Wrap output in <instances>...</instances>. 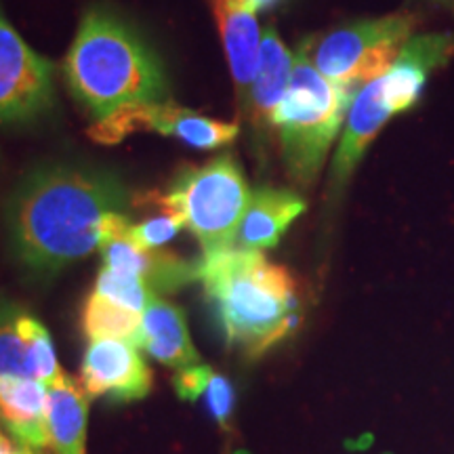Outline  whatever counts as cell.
Listing matches in <instances>:
<instances>
[{"mask_svg": "<svg viewBox=\"0 0 454 454\" xmlns=\"http://www.w3.org/2000/svg\"><path fill=\"white\" fill-rule=\"evenodd\" d=\"M130 200L121 177L81 164H44L17 185L7 208L13 254L27 271L53 276L99 248L101 221Z\"/></svg>", "mask_w": 454, "mask_h": 454, "instance_id": "cell-1", "label": "cell"}, {"mask_svg": "<svg viewBox=\"0 0 454 454\" xmlns=\"http://www.w3.org/2000/svg\"><path fill=\"white\" fill-rule=\"evenodd\" d=\"M66 84L98 121L130 104L168 101L170 84L156 51L106 7L84 13L64 61Z\"/></svg>", "mask_w": 454, "mask_h": 454, "instance_id": "cell-2", "label": "cell"}, {"mask_svg": "<svg viewBox=\"0 0 454 454\" xmlns=\"http://www.w3.org/2000/svg\"><path fill=\"white\" fill-rule=\"evenodd\" d=\"M198 280L231 349L259 357L301 325L299 286L263 253L231 251L198 261Z\"/></svg>", "mask_w": 454, "mask_h": 454, "instance_id": "cell-3", "label": "cell"}, {"mask_svg": "<svg viewBox=\"0 0 454 454\" xmlns=\"http://www.w3.org/2000/svg\"><path fill=\"white\" fill-rule=\"evenodd\" d=\"M356 93L316 70L308 43L297 51L291 82L276 107L274 129L284 167L299 185L308 187L317 179Z\"/></svg>", "mask_w": 454, "mask_h": 454, "instance_id": "cell-4", "label": "cell"}, {"mask_svg": "<svg viewBox=\"0 0 454 454\" xmlns=\"http://www.w3.org/2000/svg\"><path fill=\"white\" fill-rule=\"evenodd\" d=\"M251 196L242 167L234 156L223 154L202 167L181 168L167 194H147L141 202L179 215L207 259L234 248Z\"/></svg>", "mask_w": 454, "mask_h": 454, "instance_id": "cell-5", "label": "cell"}, {"mask_svg": "<svg viewBox=\"0 0 454 454\" xmlns=\"http://www.w3.org/2000/svg\"><path fill=\"white\" fill-rule=\"evenodd\" d=\"M417 17L391 13L357 20L325 34L314 47L308 43L316 70L331 82L360 90L389 72L412 38Z\"/></svg>", "mask_w": 454, "mask_h": 454, "instance_id": "cell-6", "label": "cell"}, {"mask_svg": "<svg viewBox=\"0 0 454 454\" xmlns=\"http://www.w3.org/2000/svg\"><path fill=\"white\" fill-rule=\"evenodd\" d=\"M139 130L175 137L196 150H217L234 144L240 127L238 122L215 121L170 101H160L130 104L112 112L90 127L89 137L101 145H116Z\"/></svg>", "mask_w": 454, "mask_h": 454, "instance_id": "cell-7", "label": "cell"}, {"mask_svg": "<svg viewBox=\"0 0 454 454\" xmlns=\"http://www.w3.org/2000/svg\"><path fill=\"white\" fill-rule=\"evenodd\" d=\"M55 106V67L0 11V124H27Z\"/></svg>", "mask_w": 454, "mask_h": 454, "instance_id": "cell-8", "label": "cell"}, {"mask_svg": "<svg viewBox=\"0 0 454 454\" xmlns=\"http://www.w3.org/2000/svg\"><path fill=\"white\" fill-rule=\"evenodd\" d=\"M101 254L106 268L137 276L152 293H175L198 280V261H185L164 248H141L130 238L124 213H110L101 221Z\"/></svg>", "mask_w": 454, "mask_h": 454, "instance_id": "cell-9", "label": "cell"}, {"mask_svg": "<svg viewBox=\"0 0 454 454\" xmlns=\"http://www.w3.org/2000/svg\"><path fill=\"white\" fill-rule=\"evenodd\" d=\"M154 374L129 340H90L82 357L81 385L84 394L104 400L137 402L152 391Z\"/></svg>", "mask_w": 454, "mask_h": 454, "instance_id": "cell-10", "label": "cell"}, {"mask_svg": "<svg viewBox=\"0 0 454 454\" xmlns=\"http://www.w3.org/2000/svg\"><path fill=\"white\" fill-rule=\"evenodd\" d=\"M394 116L395 114L385 98L383 76L357 90L354 101H351L348 118H345L343 137H340L337 154L333 158L328 196L334 198L348 185L362 156L366 154L368 145Z\"/></svg>", "mask_w": 454, "mask_h": 454, "instance_id": "cell-11", "label": "cell"}, {"mask_svg": "<svg viewBox=\"0 0 454 454\" xmlns=\"http://www.w3.org/2000/svg\"><path fill=\"white\" fill-rule=\"evenodd\" d=\"M452 53V34H421L404 44L389 72L383 74L385 98L395 116L419 104L431 72L446 66Z\"/></svg>", "mask_w": 454, "mask_h": 454, "instance_id": "cell-12", "label": "cell"}, {"mask_svg": "<svg viewBox=\"0 0 454 454\" xmlns=\"http://www.w3.org/2000/svg\"><path fill=\"white\" fill-rule=\"evenodd\" d=\"M221 41L234 76L240 112L248 116L251 110V90L259 70L261 34L257 11L248 0H213Z\"/></svg>", "mask_w": 454, "mask_h": 454, "instance_id": "cell-13", "label": "cell"}, {"mask_svg": "<svg viewBox=\"0 0 454 454\" xmlns=\"http://www.w3.org/2000/svg\"><path fill=\"white\" fill-rule=\"evenodd\" d=\"M308 204L293 190L259 187L253 192L238 230L234 248L238 251L263 253L274 248L286 230L305 213Z\"/></svg>", "mask_w": 454, "mask_h": 454, "instance_id": "cell-14", "label": "cell"}, {"mask_svg": "<svg viewBox=\"0 0 454 454\" xmlns=\"http://www.w3.org/2000/svg\"><path fill=\"white\" fill-rule=\"evenodd\" d=\"M0 417L20 444L32 450L51 448L47 385L27 377H0Z\"/></svg>", "mask_w": 454, "mask_h": 454, "instance_id": "cell-15", "label": "cell"}, {"mask_svg": "<svg viewBox=\"0 0 454 454\" xmlns=\"http://www.w3.org/2000/svg\"><path fill=\"white\" fill-rule=\"evenodd\" d=\"M147 354L175 372L202 364L190 339L185 314L154 294L141 316V345Z\"/></svg>", "mask_w": 454, "mask_h": 454, "instance_id": "cell-16", "label": "cell"}, {"mask_svg": "<svg viewBox=\"0 0 454 454\" xmlns=\"http://www.w3.org/2000/svg\"><path fill=\"white\" fill-rule=\"evenodd\" d=\"M293 66L294 55L278 36L276 27H265L261 36L259 70L251 90V110H248V118L259 133L265 135L274 129L276 107L280 106L291 82Z\"/></svg>", "mask_w": 454, "mask_h": 454, "instance_id": "cell-17", "label": "cell"}, {"mask_svg": "<svg viewBox=\"0 0 454 454\" xmlns=\"http://www.w3.org/2000/svg\"><path fill=\"white\" fill-rule=\"evenodd\" d=\"M89 397L67 374L49 387V438L55 454H84Z\"/></svg>", "mask_w": 454, "mask_h": 454, "instance_id": "cell-18", "label": "cell"}, {"mask_svg": "<svg viewBox=\"0 0 454 454\" xmlns=\"http://www.w3.org/2000/svg\"><path fill=\"white\" fill-rule=\"evenodd\" d=\"M141 316L114 301L90 293L82 308V331L90 340L116 339L141 345Z\"/></svg>", "mask_w": 454, "mask_h": 454, "instance_id": "cell-19", "label": "cell"}, {"mask_svg": "<svg viewBox=\"0 0 454 454\" xmlns=\"http://www.w3.org/2000/svg\"><path fill=\"white\" fill-rule=\"evenodd\" d=\"M20 331L26 340L27 364H30L32 379L51 387V385H55L64 377V371L57 364L55 348L49 331L36 317L26 314V311H21L20 316Z\"/></svg>", "mask_w": 454, "mask_h": 454, "instance_id": "cell-20", "label": "cell"}, {"mask_svg": "<svg viewBox=\"0 0 454 454\" xmlns=\"http://www.w3.org/2000/svg\"><path fill=\"white\" fill-rule=\"evenodd\" d=\"M21 311L9 301H0V377H27V348L20 331Z\"/></svg>", "mask_w": 454, "mask_h": 454, "instance_id": "cell-21", "label": "cell"}, {"mask_svg": "<svg viewBox=\"0 0 454 454\" xmlns=\"http://www.w3.org/2000/svg\"><path fill=\"white\" fill-rule=\"evenodd\" d=\"M93 293L122 305V308L137 311V314H144L152 297H154V293L137 276L124 274V271L110 268H104L99 271Z\"/></svg>", "mask_w": 454, "mask_h": 454, "instance_id": "cell-22", "label": "cell"}, {"mask_svg": "<svg viewBox=\"0 0 454 454\" xmlns=\"http://www.w3.org/2000/svg\"><path fill=\"white\" fill-rule=\"evenodd\" d=\"M184 227L185 223L179 215L160 208V215H156V217L147 219L139 225H130V238H133L141 248H162L164 244L173 240Z\"/></svg>", "mask_w": 454, "mask_h": 454, "instance_id": "cell-23", "label": "cell"}, {"mask_svg": "<svg viewBox=\"0 0 454 454\" xmlns=\"http://www.w3.org/2000/svg\"><path fill=\"white\" fill-rule=\"evenodd\" d=\"M200 400H204L211 417L217 421L223 429H230L231 417H234V406H236V395L231 383L227 381L223 374L211 372L208 377L207 387H204V394Z\"/></svg>", "mask_w": 454, "mask_h": 454, "instance_id": "cell-24", "label": "cell"}, {"mask_svg": "<svg viewBox=\"0 0 454 454\" xmlns=\"http://www.w3.org/2000/svg\"><path fill=\"white\" fill-rule=\"evenodd\" d=\"M211 372H213V368L207 364H196L192 368H185V371L175 372V377H173L175 391H177V395L185 402L200 400L204 394V387H207L208 377H211Z\"/></svg>", "mask_w": 454, "mask_h": 454, "instance_id": "cell-25", "label": "cell"}, {"mask_svg": "<svg viewBox=\"0 0 454 454\" xmlns=\"http://www.w3.org/2000/svg\"><path fill=\"white\" fill-rule=\"evenodd\" d=\"M248 3H251V7L259 13V11H271L274 7H278L282 0H248Z\"/></svg>", "mask_w": 454, "mask_h": 454, "instance_id": "cell-26", "label": "cell"}, {"mask_svg": "<svg viewBox=\"0 0 454 454\" xmlns=\"http://www.w3.org/2000/svg\"><path fill=\"white\" fill-rule=\"evenodd\" d=\"M13 444H11V442L7 440V438H4V434H3V431H0V454H11V452H13Z\"/></svg>", "mask_w": 454, "mask_h": 454, "instance_id": "cell-27", "label": "cell"}, {"mask_svg": "<svg viewBox=\"0 0 454 454\" xmlns=\"http://www.w3.org/2000/svg\"><path fill=\"white\" fill-rule=\"evenodd\" d=\"M11 454H34V450H32L30 446H26V444H17Z\"/></svg>", "mask_w": 454, "mask_h": 454, "instance_id": "cell-28", "label": "cell"}]
</instances>
